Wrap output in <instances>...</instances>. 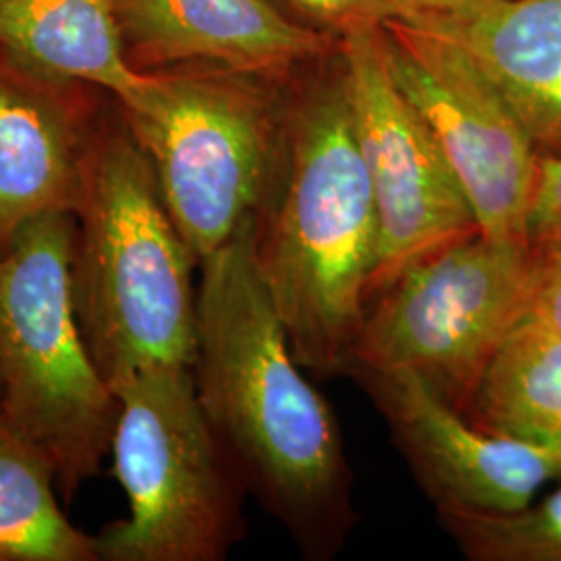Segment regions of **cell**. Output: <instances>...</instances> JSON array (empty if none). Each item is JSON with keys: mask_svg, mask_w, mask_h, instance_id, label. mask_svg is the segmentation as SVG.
I'll use <instances>...</instances> for the list:
<instances>
[{"mask_svg": "<svg viewBox=\"0 0 561 561\" xmlns=\"http://www.w3.org/2000/svg\"><path fill=\"white\" fill-rule=\"evenodd\" d=\"M119 0H0V50L62 80L83 81L131 106L150 73L125 59Z\"/></svg>", "mask_w": 561, "mask_h": 561, "instance_id": "cell-14", "label": "cell"}, {"mask_svg": "<svg viewBox=\"0 0 561 561\" xmlns=\"http://www.w3.org/2000/svg\"><path fill=\"white\" fill-rule=\"evenodd\" d=\"M382 44L393 80L439 144L481 233L528 241L541 154L510 102L458 44L433 30L389 20Z\"/></svg>", "mask_w": 561, "mask_h": 561, "instance_id": "cell-8", "label": "cell"}, {"mask_svg": "<svg viewBox=\"0 0 561 561\" xmlns=\"http://www.w3.org/2000/svg\"><path fill=\"white\" fill-rule=\"evenodd\" d=\"M458 44L510 102L541 157H561V0H493L403 20Z\"/></svg>", "mask_w": 561, "mask_h": 561, "instance_id": "cell-13", "label": "cell"}, {"mask_svg": "<svg viewBox=\"0 0 561 561\" xmlns=\"http://www.w3.org/2000/svg\"><path fill=\"white\" fill-rule=\"evenodd\" d=\"M535 248L481 231L410 264L366 312L347 375L408 373L466 416L510 333L530 312Z\"/></svg>", "mask_w": 561, "mask_h": 561, "instance_id": "cell-7", "label": "cell"}, {"mask_svg": "<svg viewBox=\"0 0 561 561\" xmlns=\"http://www.w3.org/2000/svg\"><path fill=\"white\" fill-rule=\"evenodd\" d=\"M398 7V20H426L445 18L461 11H472L493 0H391Z\"/></svg>", "mask_w": 561, "mask_h": 561, "instance_id": "cell-21", "label": "cell"}, {"mask_svg": "<svg viewBox=\"0 0 561 561\" xmlns=\"http://www.w3.org/2000/svg\"><path fill=\"white\" fill-rule=\"evenodd\" d=\"M470 561H561V484L507 514H437Z\"/></svg>", "mask_w": 561, "mask_h": 561, "instance_id": "cell-17", "label": "cell"}, {"mask_svg": "<svg viewBox=\"0 0 561 561\" xmlns=\"http://www.w3.org/2000/svg\"><path fill=\"white\" fill-rule=\"evenodd\" d=\"M528 241L561 243V157H541L528 215Z\"/></svg>", "mask_w": 561, "mask_h": 561, "instance_id": "cell-19", "label": "cell"}, {"mask_svg": "<svg viewBox=\"0 0 561 561\" xmlns=\"http://www.w3.org/2000/svg\"><path fill=\"white\" fill-rule=\"evenodd\" d=\"M277 80L215 65L152 71L121 106L162 201L198 262L254 219L279 169L289 106Z\"/></svg>", "mask_w": 561, "mask_h": 561, "instance_id": "cell-6", "label": "cell"}, {"mask_svg": "<svg viewBox=\"0 0 561 561\" xmlns=\"http://www.w3.org/2000/svg\"><path fill=\"white\" fill-rule=\"evenodd\" d=\"M437 514H507L561 479V451L486 433L408 373H350Z\"/></svg>", "mask_w": 561, "mask_h": 561, "instance_id": "cell-10", "label": "cell"}, {"mask_svg": "<svg viewBox=\"0 0 561 561\" xmlns=\"http://www.w3.org/2000/svg\"><path fill=\"white\" fill-rule=\"evenodd\" d=\"M76 215L30 222L0 254V421L32 443L71 502L111 454L119 401L81 335Z\"/></svg>", "mask_w": 561, "mask_h": 561, "instance_id": "cell-4", "label": "cell"}, {"mask_svg": "<svg viewBox=\"0 0 561 561\" xmlns=\"http://www.w3.org/2000/svg\"><path fill=\"white\" fill-rule=\"evenodd\" d=\"M192 364L202 408L248 493L306 560H335L358 512L340 422L306 379L254 259V219L201 262Z\"/></svg>", "mask_w": 561, "mask_h": 561, "instance_id": "cell-1", "label": "cell"}, {"mask_svg": "<svg viewBox=\"0 0 561 561\" xmlns=\"http://www.w3.org/2000/svg\"><path fill=\"white\" fill-rule=\"evenodd\" d=\"M535 289L530 317L561 337V243L535 245Z\"/></svg>", "mask_w": 561, "mask_h": 561, "instance_id": "cell-20", "label": "cell"}, {"mask_svg": "<svg viewBox=\"0 0 561 561\" xmlns=\"http://www.w3.org/2000/svg\"><path fill=\"white\" fill-rule=\"evenodd\" d=\"M76 215L71 289L81 335L111 385L192 366L201 266L171 219L150 161L111 102L92 140Z\"/></svg>", "mask_w": 561, "mask_h": 561, "instance_id": "cell-3", "label": "cell"}, {"mask_svg": "<svg viewBox=\"0 0 561 561\" xmlns=\"http://www.w3.org/2000/svg\"><path fill=\"white\" fill-rule=\"evenodd\" d=\"M466 419L493 435L561 451V337L526 314L510 333Z\"/></svg>", "mask_w": 561, "mask_h": 561, "instance_id": "cell-15", "label": "cell"}, {"mask_svg": "<svg viewBox=\"0 0 561 561\" xmlns=\"http://www.w3.org/2000/svg\"><path fill=\"white\" fill-rule=\"evenodd\" d=\"M254 259L301 368L322 381L347 375L370 308L379 215L343 69L289 106Z\"/></svg>", "mask_w": 561, "mask_h": 561, "instance_id": "cell-2", "label": "cell"}, {"mask_svg": "<svg viewBox=\"0 0 561 561\" xmlns=\"http://www.w3.org/2000/svg\"><path fill=\"white\" fill-rule=\"evenodd\" d=\"M117 23L125 59L140 73L215 65L279 81L327 48L271 0H119Z\"/></svg>", "mask_w": 561, "mask_h": 561, "instance_id": "cell-12", "label": "cell"}, {"mask_svg": "<svg viewBox=\"0 0 561 561\" xmlns=\"http://www.w3.org/2000/svg\"><path fill=\"white\" fill-rule=\"evenodd\" d=\"M113 472L129 514L94 535L99 561H222L245 535L248 486L208 421L192 366L113 387Z\"/></svg>", "mask_w": 561, "mask_h": 561, "instance_id": "cell-5", "label": "cell"}, {"mask_svg": "<svg viewBox=\"0 0 561 561\" xmlns=\"http://www.w3.org/2000/svg\"><path fill=\"white\" fill-rule=\"evenodd\" d=\"M343 76L379 215L370 304L401 273L479 229L439 144L393 80L382 27L341 38Z\"/></svg>", "mask_w": 561, "mask_h": 561, "instance_id": "cell-9", "label": "cell"}, {"mask_svg": "<svg viewBox=\"0 0 561 561\" xmlns=\"http://www.w3.org/2000/svg\"><path fill=\"white\" fill-rule=\"evenodd\" d=\"M0 561H99L94 535L60 507L53 466L0 421Z\"/></svg>", "mask_w": 561, "mask_h": 561, "instance_id": "cell-16", "label": "cell"}, {"mask_svg": "<svg viewBox=\"0 0 561 561\" xmlns=\"http://www.w3.org/2000/svg\"><path fill=\"white\" fill-rule=\"evenodd\" d=\"M294 11L322 30L337 34L340 38L370 30L385 27L389 20H398V7L391 0H285Z\"/></svg>", "mask_w": 561, "mask_h": 561, "instance_id": "cell-18", "label": "cell"}, {"mask_svg": "<svg viewBox=\"0 0 561 561\" xmlns=\"http://www.w3.org/2000/svg\"><path fill=\"white\" fill-rule=\"evenodd\" d=\"M83 81L41 73L0 50V254L30 222L73 213L111 102Z\"/></svg>", "mask_w": 561, "mask_h": 561, "instance_id": "cell-11", "label": "cell"}]
</instances>
